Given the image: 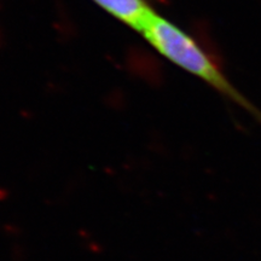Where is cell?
<instances>
[{
    "mask_svg": "<svg viewBox=\"0 0 261 261\" xmlns=\"http://www.w3.org/2000/svg\"><path fill=\"white\" fill-rule=\"evenodd\" d=\"M149 45L181 69L200 77L261 121V112L238 91L194 38L154 11L139 29Z\"/></svg>",
    "mask_w": 261,
    "mask_h": 261,
    "instance_id": "6da1fadb",
    "label": "cell"
},
{
    "mask_svg": "<svg viewBox=\"0 0 261 261\" xmlns=\"http://www.w3.org/2000/svg\"><path fill=\"white\" fill-rule=\"evenodd\" d=\"M104 11L123 24L139 32L149 16L155 11L146 0H93Z\"/></svg>",
    "mask_w": 261,
    "mask_h": 261,
    "instance_id": "7a4b0ae2",
    "label": "cell"
}]
</instances>
